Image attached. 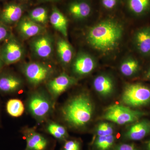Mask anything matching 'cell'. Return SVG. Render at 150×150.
<instances>
[{
	"label": "cell",
	"mask_w": 150,
	"mask_h": 150,
	"mask_svg": "<svg viewBox=\"0 0 150 150\" xmlns=\"http://www.w3.org/2000/svg\"><path fill=\"white\" fill-rule=\"evenodd\" d=\"M124 17L121 12L100 15L95 23L86 28L85 42L97 58H115L120 52L127 33Z\"/></svg>",
	"instance_id": "6da1fadb"
},
{
	"label": "cell",
	"mask_w": 150,
	"mask_h": 150,
	"mask_svg": "<svg viewBox=\"0 0 150 150\" xmlns=\"http://www.w3.org/2000/svg\"><path fill=\"white\" fill-rule=\"evenodd\" d=\"M94 106L90 95L86 91L78 93L71 97L61 109V118L70 129H83L93 117Z\"/></svg>",
	"instance_id": "7a4b0ae2"
},
{
	"label": "cell",
	"mask_w": 150,
	"mask_h": 150,
	"mask_svg": "<svg viewBox=\"0 0 150 150\" xmlns=\"http://www.w3.org/2000/svg\"><path fill=\"white\" fill-rule=\"evenodd\" d=\"M56 101L47 90L33 89L26 99L25 108L38 124L46 122L54 112Z\"/></svg>",
	"instance_id": "3957f363"
},
{
	"label": "cell",
	"mask_w": 150,
	"mask_h": 150,
	"mask_svg": "<svg viewBox=\"0 0 150 150\" xmlns=\"http://www.w3.org/2000/svg\"><path fill=\"white\" fill-rule=\"evenodd\" d=\"M21 71L27 82L33 89L38 88L53 77L55 68L51 65L41 62L25 63L21 66Z\"/></svg>",
	"instance_id": "277c9868"
},
{
	"label": "cell",
	"mask_w": 150,
	"mask_h": 150,
	"mask_svg": "<svg viewBox=\"0 0 150 150\" xmlns=\"http://www.w3.org/2000/svg\"><path fill=\"white\" fill-rule=\"evenodd\" d=\"M147 114V112L134 110L126 105L113 104L105 110L102 117L108 121L123 125L135 123Z\"/></svg>",
	"instance_id": "5b68a950"
},
{
	"label": "cell",
	"mask_w": 150,
	"mask_h": 150,
	"mask_svg": "<svg viewBox=\"0 0 150 150\" xmlns=\"http://www.w3.org/2000/svg\"><path fill=\"white\" fill-rule=\"evenodd\" d=\"M121 101L130 108H139L150 103V87L140 83L127 84L124 87Z\"/></svg>",
	"instance_id": "8992f818"
},
{
	"label": "cell",
	"mask_w": 150,
	"mask_h": 150,
	"mask_svg": "<svg viewBox=\"0 0 150 150\" xmlns=\"http://www.w3.org/2000/svg\"><path fill=\"white\" fill-rule=\"evenodd\" d=\"M66 9L69 16L76 22L86 21L100 15L95 0H70Z\"/></svg>",
	"instance_id": "52a82bcc"
},
{
	"label": "cell",
	"mask_w": 150,
	"mask_h": 150,
	"mask_svg": "<svg viewBox=\"0 0 150 150\" xmlns=\"http://www.w3.org/2000/svg\"><path fill=\"white\" fill-rule=\"evenodd\" d=\"M97 58L90 52L81 51L75 54L70 65L72 76L77 79L91 74L97 67Z\"/></svg>",
	"instance_id": "ba28073f"
},
{
	"label": "cell",
	"mask_w": 150,
	"mask_h": 150,
	"mask_svg": "<svg viewBox=\"0 0 150 150\" xmlns=\"http://www.w3.org/2000/svg\"><path fill=\"white\" fill-rule=\"evenodd\" d=\"M26 142L24 150H54V140L40 133L33 127H25L20 131Z\"/></svg>",
	"instance_id": "9c48e42d"
},
{
	"label": "cell",
	"mask_w": 150,
	"mask_h": 150,
	"mask_svg": "<svg viewBox=\"0 0 150 150\" xmlns=\"http://www.w3.org/2000/svg\"><path fill=\"white\" fill-rule=\"evenodd\" d=\"M30 48L35 58L41 60L50 59L54 50L53 37L46 32L33 37L30 42Z\"/></svg>",
	"instance_id": "30bf717a"
},
{
	"label": "cell",
	"mask_w": 150,
	"mask_h": 150,
	"mask_svg": "<svg viewBox=\"0 0 150 150\" xmlns=\"http://www.w3.org/2000/svg\"><path fill=\"white\" fill-rule=\"evenodd\" d=\"M0 53L5 65L15 64L24 57V46L12 34L5 41Z\"/></svg>",
	"instance_id": "8fae6325"
},
{
	"label": "cell",
	"mask_w": 150,
	"mask_h": 150,
	"mask_svg": "<svg viewBox=\"0 0 150 150\" xmlns=\"http://www.w3.org/2000/svg\"><path fill=\"white\" fill-rule=\"evenodd\" d=\"M121 13L135 20L150 18V0H123Z\"/></svg>",
	"instance_id": "7c38bea8"
},
{
	"label": "cell",
	"mask_w": 150,
	"mask_h": 150,
	"mask_svg": "<svg viewBox=\"0 0 150 150\" xmlns=\"http://www.w3.org/2000/svg\"><path fill=\"white\" fill-rule=\"evenodd\" d=\"M78 79L67 73L62 74L51 78L46 83V90L55 101L62 94L74 86Z\"/></svg>",
	"instance_id": "4fadbf2b"
},
{
	"label": "cell",
	"mask_w": 150,
	"mask_h": 150,
	"mask_svg": "<svg viewBox=\"0 0 150 150\" xmlns=\"http://www.w3.org/2000/svg\"><path fill=\"white\" fill-rule=\"evenodd\" d=\"M134 49L141 57L150 58V25L137 28L131 38Z\"/></svg>",
	"instance_id": "5bb4252c"
},
{
	"label": "cell",
	"mask_w": 150,
	"mask_h": 150,
	"mask_svg": "<svg viewBox=\"0 0 150 150\" xmlns=\"http://www.w3.org/2000/svg\"><path fill=\"white\" fill-rule=\"evenodd\" d=\"M24 86L23 80L14 73L9 71L0 72V93L12 95L21 91Z\"/></svg>",
	"instance_id": "9a60e30c"
},
{
	"label": "cell",
	"mask_w": 150,
	"mask_h": 150,
	"mask_svg": "<svg viewBox=\"0 0 150 150\" xmlns=\"http://www.w3.org/2000/svg\"><path fill=\"white\" fill-rule=\"evenodd\" d=\"M92 84L97 93L103 98L111 96L115 91V80L111 75L108 73H100L97 75L94 78Z\"/></svg>",
	"instance_id": "2e32d148"
},
{
	"label": "cell",
	"mask_w": 150,
	"mask_h": 150,
	"mask_svg": "<svg viewBox=\"0 0 150 150\" xmlns=\"http://www.w3.org/2000/svg\"><path fill=\"white\" fill-rule=\"evenodd\" d=\"M16 26L19 34L24 39L33 38L46 32L45 26L36 23L28 16L22 17Z\"/></svg>",
	"instance_id": "e0dca14e"
},
{
	"label": "cell",
	"mask_w": 150,
	"mask_h": 150,
	"mask_svg": "<svg viewBox=\"0 0 150 150\" xmlns=\"http://www.w3.org/2000/svg\"><path fill=\"white\" fill-rule=\"evenodd\" d=\"M150 134V120L141 119L132 124L124 134V137L130 141H140Z\"/></svg>",
	"instance_id": "ac0fdd59"
},
{
	"label": "cell",
	"mask_w": 150,
	"mask_h": 150,
	"mask_svg": "<svg viewBox=\"0 0 150 150\" xmlns=\"http://www.w3.org/2000/svg\"><path fill=\"white\" fill-rule=\"evenodd\" d=\"M23 12V8L20 5L9 4L4 7L0 15V22L7 26L17 23L22 17Z\"/></svg>",
	"instance_id": "d6986e66"
},
{
	"label": "cell",
	"mask_w": 150,
	"mask_h": 150,
	"mask_svg": "<svg viewBox=\"0 0 150 150\" xmlns=\"http://www.w3.org/2000/svg\"><path fill=\"white\" fill-rule=\"evenodd\" d=\"M56 46L61 64L65 68L70 67L75 55L73 46L66 39L61 37L57 39Z\"/></svg>",
	"instance_id": "ffe728a7"
},
{
	"label": "cell",
	"mask_w": 150,
	"mask_h": 150,
	"mask_svg": "<svg viewBox=\"0 0 150 150\" xmlns=\"http://www.w3.org/2000/svg\"><path fill=\"white\" fill-rule=\"evenodd\" d=\"M141 68V64L137 57L130 54L124 56L119 66L121 74L127 78L137 76Z\"/></svg>",
	"instance_id": "44dd1931"
},
{
	"label": "cell",
	"mask_w": 150,
	"mask_h": 150,
	"mask_svg": "<svg viewBox=\"0 0 150 150\" xmlns=\"http://www.w3.org/2000/svg\"><path fill=\"white\" fill-rule=\"evenodd\" d=\"M49 21L53 27L61 33L64 37L68 36V19L57 8L52 9Z\"/></svg>",
	"instance_id": "7402d4cb"
},
{
	"label": "cell",
	"mask_w": 150,
	"mask_h": 150,
	"mask_svg": "<svg viewBox=\"0 0 150 150\" xmlns=\"http://www.w3.org/2000/svg\"><path fill=\"white\" fill-rule=\"evenodd\" d=\"M45 123L44 130L57 141L64 143L69 139V135L64 126L56 121L48 119Z\"/></svg>",
	"instance_id": "603a6c76"
},
{
	"label": "cell",
	"mask_w": 150,
	"mask_h": 150,
	"mask_svg": "<svg viewBox=\"0 0 150 150\" xmlns=\"http://www.w3.org/2000/svg\"><path fill=\"white\" fill-rule=\"evenodd\" d=\"M100 15L116 14L121 12L123 0H95Z\"/></svg>",
	"instance_id": "cb8c5ba5"
},
{
	"label": "cell",
	"mask_w": 150,
	"mask_h": 150,
	"mask_svg": "<svg viewBox=\"0 0 150 150\" xmlns=\"http://www.w3.org/2000/svg\"><path fill=\"white\" fill-rule=\"evenodd\" d=\"M25 105L21 100L11 98L6 104V110L9 115L13 117L21 116L24 112Z\"/></svg>",
	"instance_id": "d4e9b609"
},
{
	"label": "cell",
	"mask_w": 150,
	"mask_h": 150,
	"mask_svg": "<svg viewBox=\"0 0 150 150\" xmlns=\"http://www.w3.org/2000/svg\"><path fill=\"white\" fill-rule=\"evenodd\" d=\"M28 16L33 21L43 26L48 24V12L45 8L39 7L33 9L30 12Z\"/></svg>",
	"instance_id": "484cf974"
},
{
	"label": "cell",
	"mask_w": 150,
	"mask_h": 150,
	"mask_svg": "<svg viewBox=\"0 0 150 150\" xmlns=\"http://www.w3.org/2000/svg\"><path fill=\"white\" fill-rule=\"evenodd\" d=\"M115 142L113 135L97 137L94 142V146L97 150H109Z\"/></svg>",
	"instance_id": "4316f807"
},
{
	"label": "cell",
	"mask_w": 150,
	"mask_h": 150,
	"mask_svg": "<svg viewBox=\"0 0 150 150\" xmlns=\"http://www.w3.org/2000/svg\"><path fill=\"white\" fill-rule=\"evenodd\" d=\"M113 125L108 122L100 123L97 126L96 134L97 137L113 135L114 133Z\"/></svg>",
	"instance_id": "83f0119b"
},
{
	"label": "cell",
	"mask_w": 150,
	"mask_h": 150,
	"mask_svg": "<svg viewBox=\"0 0 150 150\" xmlns=\"http://www.w3.org/2000/svg\"><path fill=\"white\" fill-rule=\"evenodd\" d=\"M60 150H81V144L79 140L67 139L64 142Z\"/></svg>",
	"instance_id": "f1b7e54d"
},
{
	"label": "cell",
	"mask_w": 150,
	"mask_h": 150,
	"mask_svg": "<svg viewBox=\"0 0 150 150\" xmlns=\"http://www.w3.org/2000/svg\"><path fill=\"white\" fill-rule=\"evenodd\" d=\"M11 34L7 25L0 22V43L6 41Z\"/></svg>",
	"instance_id": "f546056e"
},
{
	"label": "cell",
	"mask_w": 150,
	"mask_h": 150,
	"mask_svg": "<svg viewBox=\"0 0 150 150\" xmlns=\"http://www.w3.org/2000/svg\"><path fill=\"white\" fill-rule=\"evenodd\" d=\"M115 150H139L133 144H122L115 147Z\"/></svg>",
	"instance_id": "4dcf8cb0"
},
{
	"label": "cell",
	"mask_w": 150,
	"mask_h": 150,
	"mask_svg": "<svg viewBox=\"0 0 150 150\" xmlns=\"http://www.w3.org/2000/svg\"><path fill=\"white\" fill-rule=\"evenodd\" d=\"M143 79L145 80L150 81V66L148 67L144 73Z\"/></svg>",
	"instance_id": "1f68e13d"
},
{
	"label": "cell",
	"mask_w": 150,
	"mask_h": 150,
	"mask_svg": "<svg viewBox=\"0 0 150 150\" xmlns=\"http://www.w3.org/2000/svg\"><path fill=\"white\" fill-rule=\"evenodd\" d=\"M4 65H5L4 63L3 62L1 56V53H0V72L2 71L3 67H4Z\"/></svg>",
	"instance_id": "d6a6232c"
},
{
	"label": "cell",
	"mask_w": 150,
	"mask_h": 150,
	"mask_svg": "<svg viewBox=\"0 0 150 150\" xmlns=\"http://www.w3.org/2000/svg\"><path fill=\"white\" fill-rule=\"evenodd\" d=\"M40 2H58L62 0H38Z\"/></svg>",
	"instance_id": "836d02e7"
},
{
	"label": "cell",
	"mask_w": 150,
	"mask_h": 150,
	"mask_svg": "<svg viewBox=\"0 0 150 150\" xmlns=\"http://www.w3.org/2000/svg\"><path fill=\"white\" fill-rule=\"evenodd\" d=\"M145 146L147 150H150V140L146 142Z\"/></svg>",
	"instance_id": "e575fe53"
},
{
	"label": "cell",
	"mask_w": 150,
	"mask_h": 150,
	"mask_svg": "<svg viewBox=\"0 0 150 150\" xmlns=\"http://www.w3.org/2000/svg\"><path fill=\"white\" fill-rule=\"evenodd\" d=\"M21 1H28V0H21Z\"/></svg>",
	"instance_id": "d590c367"
},
{
	"label": "cell",
	"mask_w": 150,
	"mask_h": 150,
	"mask_svg": "<svg viewBox=\"0 0 150 150\" xmlns=\"http://www.w3.org/2000/svg\"><path fill=\"white\" fill-rule=\"evenodd\" d=\"M0 117H1V116H0Z\"/></svg>",
	"instance_id": "8d00e7d4"
}]
</instances>
